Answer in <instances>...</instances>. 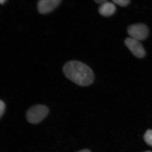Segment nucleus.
<instances>
[{
  "mask_svg": "<svg viewBox=\"0 0 152 152\" xmlns=\"http://www.w3.org/2000/svg\"><path fill=\"white\" fill-rule=\"evenodd\" d=\"M127 32L132 39L142 41L148 37L149 30L148 27L144 24H136L129 26L128 28Z\"/></svg>",
  "mask_w": 152,
  "mask_h": 152,
  "instance_id": "7ed1b4c3",
  "label": "nucleus"
},
{
  "mask_svg": "<svg viewBox=\"0 0 152 152\" xmlns=\"http://www.w3.org/2000/svg\"><path fill=\"white\" fill-rule=\"evenodd\" d=\"M115 4L121 7H125L129 4L130 0H113Z\"/></svg>",
  "mask_w": 152,
  "mask_h": 152,
  "instance_id": "6e6552de",
  "label": "nucleus"
},
{
  "mask_svg": "<svg viewBox=\"0 0 152 152\" xmlns=\"http://www.w3.org/2000/svg\"><path fill=\"white\" fill-rule=\"evenodd\" d=\"M95 1L97 4H102L103 3L107 1V0H94Z\"/></svg>",
  "mask_w": 152,
  "mask_h": 152,
  "instance_id": "9d476101",
  "label": "nucleus"
},
{
  "mask_svg": "<svg viewBox=\"0 0 152 152\" xmlns=\"http://www.w3.org/2000/svg\"><path fill=\"white\" fill-rule=\"evenodd\" d=\"M6 0H0V3L1 4H4V3H5V2L6 1Z\"/></svg>",
  "mask_w": 152,
  "mask_h": 152,
  "instance_id": "f8f14e48",
  "label": "nucleus"
},
{
  "mask_svg": "<svg viewBox=\"0 0 152 152\" xmlns=\"http://www.w3.org/2000/svg\"><path fill=\"white\" fill-rule=\"evenodd\" d=\"M144 152H152L151 151H147Z\"/></svg>",
  "mask_w": 152,
  "mask_h": 152,
  "instance_id": "ddd939ff",
  "label": "nucleus"
},
{
  "mask_svg": "<svg viewBox=\"0 0 152 152\" xmlns=\"http://www.w3.org/2000/svg\"><path fill=\"white\" fill-rule=\"evenodd\" d=\"M49 112L48 107L43 105L33 106L27 112L26 114L27 120L33 124H39L47 117Z\"/></svg>",
  "mask_w": 152,
  "mask_h": 152,
  "instance_id": "f03ea898",
  "label": "nucleus"
},
{
  "mask_svg": "<svg viewBox=\"0 0 152 152\" xmlns=\"http://www.w3.org/2000/svg\"><path fill=\"white\" fill-rule=\"evenodd\" d=\"M61 0H39L37 8L40 13L48 14L55 10L60 4Z\"/></svg>",
  "mask_w": 152,
  "mask_h": 152,
  "instance_id": "39448f33",
  "label": "nucleus"
},
{
  "mask_svg": "<svg viewBox=\"0 0 152 152\" xmlns=\"http://www.w3.org/2000/svg\"><path fill=\"white\" fill-rule=\"evenodd\" d=\"M6 108V104L3 101H0V117L3 115Z\"/></svg>",
  "mask_w": 152,
  "mask_h": 152,
  "instance_id": "1a4fd4ad",
  "label": "nucleus"
},
{
  "mask_svg": "<svg viewBox=\"0 0 152 152\" xmlns=\"http://www.w3.org/2000/svg\"><path fill=\"white\" fill-rule=\"evenodd\" d=\"M63 71L67 78L80 86H90L94 80V74L91 69L79 61H70L66 63Z\"/></svg>",
  "mask_w": 152,
  "mask_h": 152,
  "instance_id": "f257e3e1",
  "label": "nucleus"
},
{
  "mask_svg": "<svg viewBox=\"0 0 152 152\" xmlns=\"http://www.w3.org/2000/svg\"><path fill=\"white\" fill-rule=\"evenodd\" d=\"M78 152H91V151L88 149H84L81 150V151H80Z\"/></svg>",
  "mask_w": 152,
  "mask_h": 152,
  "instance_id": "9b49d317",
  "label": "nucleus"
},
{
  "mask_svg": "<svg viewBox=\"0 0 152 152\" xmlns=\"http://www.w3.org/2000/svg\"><path fill=\"white\" fill-rule=\"evenodd\" d=\"M125 44L135 56L142 58L145 56V51L139 41L132 38H128L125 40Z\"/></svg>",
  "mask_w": 152,
  "mask_h": 152,
  "instance_id": "20e7f679",
  "label": "nucleus"
},
{
  "mask_svg": "<svg viewBox=\"0 0 152 152\" xmlns=\"http://www.w3.org/2000/svg\"><path fill=\"white\" fill-rule=\"evenodd\" d=\"M116 11V7L113 3L107 1L101 4L99 11L102 15L109 17L113 15Z\"/></svg>",
  "mask_w": 152,
  "mask_h": 152,
  "instance_id": "423d86ee",
  "label": "nucleus"
},
{
  "mask_svg": "<svg viewBox=\"0 0 152 152\" xmlns=\"http://www.w3.org/2000/svg\"><path fill=\"white\" fill-rule=\"evenodd\" d=\"M145 142L149 145L152 147V130H148L144 134Z\"/></svg>",
  "mask_w": 152,
  "mask_h": 152,
  "instance_id": "0eeeda50",
  "label": "nucleus"
}]
</instances>
